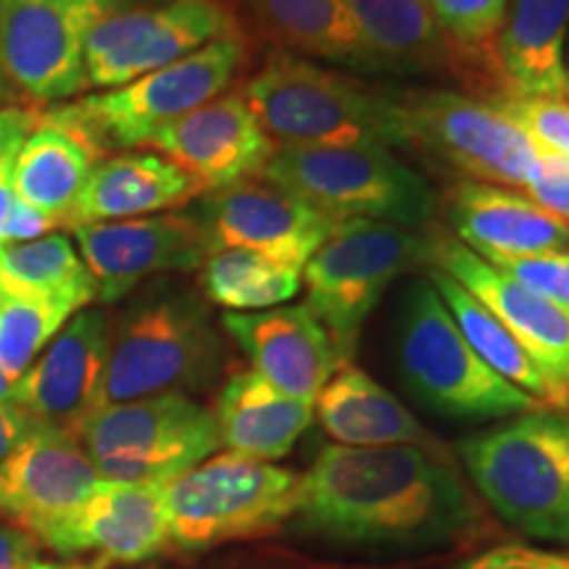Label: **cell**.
I'll return each mask as SVG.
<instances>
[{"instance_id": "6da1fadb", "label": "cell", "mask_w": 569, "mask_h": 569, "mask_svg": "<svg viewBox=\"0 0 569 569\" xmlns=\"http://www.w3.org/2000/svg\"><path fill=\"white\" fill-rule=\"evenodd\" d=\"M451 457L411 446H325L298 488V532L356 549H432L472 528Z\"/></svg>"}, {"instance_id": "7a4b0ae2", "label": "cell", "mask_w": 569, "mask_h": 569, "mask_svg": "<svg viewBox=\"0 0 569 569\" xmlns=\"http://www.w3.org/2000/svg\"><path fill=\"white\" fill-rule=\"evenodd\" d=\"M243 98L277 148H409L398 96L274 51Z\"/></svg>"}, {"instance_id": "3957f363", "label": "cell", "mask_w": 569, "mask_h": 569, "mask_svg": "<svg viewBox=\"0 0 569 569\" xmlns=\"http://www.w3.org/2000/svg\"><path fill=\"white\" fill-rule=\"evenodd\" d=\"M469 480L509 528L569 543V417L559 409L509 417L457 446Z\"/></svg>"}, {"instance_id": "277c9868", "label": "cell", "mask_w": 569, "mask_h": 569, "mask_svg": "<svg viewBox=\"0 0 569 569\" xmlns=\"http://www.w3.org/2000/svg\"><path fill=\"white\" fill-rule=\"evenodd\" d=\"M222 359L224 343L203 293L163 284L111 322L101 409L209 386Z\"/></svg>"}, {"instance_id": "5b68a950", "label": "cell", "mask_w": 569, "mask_h": 569, "mask_svg": "<svg viewBox=\"0 0 569 569\" xmlns=\"http://www.w3.org/2000/svg\"><path fill=\"white\" fill-rule=\"evenodd\" d=\"M246 61V34L232 32L122 88L63 101L46 113L77 134L98 159H106L142 148L163 124L224 96Z\"/></svg>"}, {"instance_id": "8992f818", "label": "cell", "mask_w": 569, "mask_h": 569, "mask_svg": "<svg viewBox=\"0 0 569 569\" xmlns=\"http://www.w3.org/2000/svg\"><path fill=\"white\" fill-rule=\"evenodd\" d=\"M396 361L411 396L448 419L486 422L543 407L467 346L427 277L411 282L398 306Z\"/></svg>"}, {"instance_id": "52a82bcc", "label": "cell", "mask_w": 569, "mask_h": 569, "mask_svg": "<svg viewBox=\"0 0 569 569\" xmlns=\"http://www.w3.org/2000/svg\"><path fill=\"white\" fill-rule=\"evenodd\" d=\"M261 177L332 222L377 219L430 227L438 198L417 169L388 148H277Z\"/></svg>"}, {"instance_id": "ba28073f", "label": "cell", "mask_w": 569, "mask_h": 569, "mask_svg": "<svg viewBox=\"0 0 569 569\" xmlns=\"http://www.w3.org/2000/svg\"><path fill=\"white\" fill-rule=\"evenodd\" d=\"M301 475L222 451L163 486L169 538L184 551H209L232 540L280 530L296 515Z\"/></svg>"}, {"instance_id": "9c48e42d", "label": "cell", "mask_w": 569, "mask_h": 569, "mask_svg": "<svg viewBox=\"0 0 569 569\" xmlns=\"http://www.w3.org/2000/svg\"><path fill=\"white\" fill-rule=\"evenodd\" d=\"M77 438L101 480L159 488L222 448L213 411L188 393L148 396L98 409Z\"/></svg>"}, {"instance_id": "30bf717a", "label": "cell", "mask_w": 569, "mask_h": 569, "mask_svg": "<svg viewBox=\"0 0 569 569\" xmlns=\"http://www.w3.org/2000/svg\"><path fill=\"white\" fill-rule=\"evenodd\" d=\"M425 234L393 222L348 219L301 269L306 306L327 327L343 365H351L361 330L386 290L425 264Z\"/></svg>"}, {"instance_id": "8fae6325", "label": "cell", "mask_w": 569, "mask_h": 569, "mask_svg": "<svg viewBox=\"0 0 569 569\" xmlns=\"http://www.w3.org/2000/svg\"><path fill=\"white\" fill-rule=\"evenodd\" d=\"M409 148L430 153L465 180L525 190L540 172V146L507 113L457 90L396 92Z\"/></svg>"}, {"instance_id": "7c38bea8", "label": "cell", "mask_w": 569, "mask_h": 569, "mask_svg": "<svg viewBox=\"0 0 569 569\" xmlns=\"http://www.w3.org/2000/svg\"><path fill=\"white\" fill-rule=\"evenodd\" d=\"M117 0H0V74L34 103L88 90L84 46Z\"/></svg>"}, {"instance_id": "4fadbf2b", "label": "cell", "mask_w": 569, "mask_h": 569, "mask_svg": "<svg viewBox=\"0 0 569 569\" xmlns=\"http://www.w3.org/2000/svg\"><path fill=\"white\" fill-rule=\"evenodd\" d=\"M240 32L224 0H169L151 9L113 11L84 46L88 90H113Z\"/></svg>"}, {"instance_id": "5bb4252c", "label": "cell", "mask_w": 569, "mask_h": 569, "mask_svg": "<svg viewBox=\"0 0 569 569\" xmlns=\"http://www.w3.org/2000/svg\"><path fill=\"white\" fill-rule=\"evenodd\" d=\"M196 201L190 213L201 224L209 253L240 248L298 272L338 227L264 177L209 190Z\"/></svg>"}, {"instance_id": "9a60e30c", "label": "cell", "mask_w": 569, "mask_h": 569, "mask_svg": "<svg viewBox=\"0 0 569 569\" xmlns=\"http://www.w3.org/2000/svg\"><path fill=\"white\" fill-rule=\"evenodd\" d=\"M98 486L80 438L38 422L0 461V517L48 549Z\"/></svg>"}, {"instance_id": "2e32d148", "label": "cell", "mask_w": 569, "mask_h": 569, "mask_svg": "<svg viewBox=\"0 0 569 569\" xmlns=\"http://www.w3.org/2000/svg\"><path fill=\"white\" fill-rule=\"evenodd\" d=\"M71 238L98 284V303L119 301L151 277L201 272L209 256L201 224L190 211L82 224Z\"/></svg>"}, {"instance_id": "e0dca14e", "label": "cell", "mask_w": 569, "mask_h": 569, "mask_svg": "<svg viewBox=\"0 0 569 569\" xmlns=\"http://www.w3.org/2000/svg\"><path fill=\"white\" fill-rule=\"evenodd\" d=\"M425 267L440 269L478 298L525 346L538 367L569 393V309L498 272L482 256L469 251L461 240L440 227H430L425 232Z\"/></svg>"}, {"instance_id": "ac0fdd59", "label": "cell", "mask_w": 569, "mask_h": 569, "mask_svg": "<svg viewBox=\"0 0 569 569\" xmlns=\"http://www.w3.org/2000/svg\"><path fill=\"white\" fill-rule=\"evenodd\" d=\"M111 322L106 309H82L71 317L34 365L13 382L11 401L34 422L80 436L82 425L101 409Z\"/></svg>"}, {"instance_id": "d6986e66", "label": "cell", "mask_w": 569, "mask_h": 569, "mask_svg": "<svg viewBox=\"0 0 569 569\" xmlns=\"http://www.w3.org/2000/svg\"><path fill=\"white\" fill-rule=\"evenodd\" d=\"M146 146L184 169L203 193L261 177L277 151L238 90L163 124Z\"/></svg>"}, {"instance_id": "ffe728a7", "label": "cell", "mask_w": 569, "mask_h": 569, "mask_svg": "<svg viewBox=\"0 0 569 569\" xmlns=\"http://www.w3.org/2000/svg\"><path fill=\"white\" fill-rule=\"evenodd\" d=\"M222 327L243 348L253 372L298 401L315 403L327 380L343 367L330 332L306 303L248 315L224 311Z\"/></svg>"}, {"instance_id": "44dd1931", "label": "cell", "mask_w": 569, "mask_h": 569, "mask_svg": "<svg viewBox=\"0 0 569 569\" xmlns=\"http://www.w3.org/2000/svg\"><path fill=\"white\" fill-rule=\"evenodd\" d=\"M169 543L172 538L163 488L101 480L48 549L61 557L90 553L96 557L92 567L103 569L111 565H142Z\"/></svg>"}, {"instance_id": "7402d4cb", "label": "cell", "mask_w": 569, "mask_h": 569, "mask_svg": "<svg viewBox=\"0 0 569 569\" xmlns=\"http://www.w3.org/2000/svg\"><path fill=\"white\" fill-rule=\"evenodd\" d=\"M443 211L453 238L482 259L569 251V222L501 184L461 180L446 193Z\"/></svg>"}, {"instance_id": "603a6c76", "label": "cell", "mask_w": 569, "mask_h": 569, "mask_svg": "<svg viewBox=\"0 0 569 569\" xmlns=\"http://www.w3.org/2000/svg\"><path fill=\"white\" fill-rule=\"evenodd\" d=\"M203 196L184 169L156 151L111 153L90 169L80 198L63 227L122 222L182 209Z\"/></svg>"}, {"instance_id": "cb8c5ba5", "label": "cell", "mask_w": 569, "mask_h": 569, "mask_svg": "<svg viewBox=\"0 0 569 569\" xmlns=\"http://www.w3.org/2000/svg\"><path fill=\"white\" fill-rule=\"evenodd\" d=\"M315 419L327 438L348 448L411 446L448 457V446L432 436L398 398L365 369L343 365L315 401Z\"/></svg>"}, {"instance_id": "d4e9b609", "label": "cell", "mask_w": 569, "mask_h": 569, "mask_svg": "<svg viewBox=\"0 0 569 569\" xmlns=\"http://www.w3.org/2000/svg\"><path fill=\"white\" fill-rule=\"evenodd\" d=\"M569 0H511L496 42L498 96L569 103Z\"/></svg>"}, {"instance_id": "484cf974", "label": "cell", "mask_w": 569, "mask_h": 569, "mask_svg": "<svg viewBox=\"0 0 569 569\" xmlns=\"http://www.w3.org/2000/svg\"><path fill=\"white\" fill-rule=\"evenodd\" d=\"M213 419L227 451L280 461L315 422V403L284 396L248 367L232 372L219 388Z\"/></svg>"}, {"instance_id": "4316f807", "label": "cell", "mask_w": 569, "mask_h": 569, "mask_svg": "<svg viewBox=\"0 0 569 569\" xmlns=\"http://www.w3.org/2000/svg\"><path fill=\"white\" fill-rule=\"evenodd\" d=\"M98 159L67 127L40 111L13 159V196L63 227Z\"/></svg>"}, {"instance_id": "83f0119b", "label": "cell", "mask_w": 569, "mask_h": 569, "mask_svg": "<svg viewBox=\"0 0 569 569\" xmlns=\"http://www.w3.org/2000/svg\"><path fill=\"white\" fill-rule=\"evenodd\" d=\"M264 38L303 59L382 69L356 30L346 0H246Z\"/></svg>"}, {"instance_id": "f1b7e54d", "label": "cell", "mask_w": 569, "mask_h": 569, "mask_svg": "<svg viewBox=\"0 0 569 569\" xmlns=\"http://www.w3.org/2000/svg\"><path fill=\"white\" fill-rule=\"evenodd\" d=\"M0 293L71 319L98 301V284L77 246L67 234L51 232L30 243L0 248Z\"/></svg>"}, {"instance_id": "f546056e", "label": "cell", "mask_w": 569, "mask_h": 569, "mask_svg": "<svg viewBox=\"0 0 569 569\" xmlns=\"http://www.w3.org/2000/svg\"><path fill=\"white\" fill-rule=\"evenodd\" d=\"M427 280L438 290L440 301L448 315L457 322L461 338L467 346L480 356L498 377L511 382V386L525 390L536 398L538 403L549 409H569V393H565L557 382L551 380L538 361L525 351V346L511 336L498 319L482 306L472 293H467L459 282L440 272L436 267H425Z\"/></svg>"}, {"instance_id": "4dcf8cb0", "label": "cell", "mask_w": 569, "mask_h": 569, "mask_svg": "<svg viewBox=\"0 0 569 569\" xmlns=\"http://www.w3.org/2000/svg\"><path fill=\"white\" fill-rule=\"evenodd\" d=\"M427 9L448 56V71L478 98L498 96L496 42L507 24L509 0H427Z\"/></svg>"}, {"instance_id": "1f68e13d", "label": "cell", "mask_w": 569, "mask_h": 569, "mask_svg": "<svg viewBox=\"0 0 569 569\" xmlns=\"http://www.w3.org/2000/svg\"><path fill=\"white\" fill-rule=\"evenodd\" d=\"M346 6L382 69L448 71L427 0H346Z\"/></svg>"}, {"instance_id": "d6a6232c", "label": "cell", "mask_w": 569, "mask_h": 569, "mask_svg": "<svg viewBox=\"0 0 569 569\" xmlns=\"http://www.w3.org/2000/svg\"><path fill=\"white\" fill-rule=\"evenodd\" d=\"M301 272L274 264L240 248L213 251L201 267V293L209 303L234 315L284 306L301 293Z\"/></svg>"}, {"instance_id": "836d02e7", "label": "cell", "mask_w": 569, "mask_h": 569, "mask_svg": "<svg viewBox=\"0 0 569 569\" xmlns=\"http://www.w3.org/2000/svg\"><path fill=\"white\" fill-rule=\"evenodd\" d=\"M67 322L59 311L0 293V372L17 382Z\"/></svg>"}, {"instance_id": "e575fe53", "label": "cell", "mask_w": 569, "mask_h": 569, "mask_svg": "<svg viewBox=\"0 0 569 569\" xmlns=\"http://www.w3.org/2000/svg\"><path fill=\"white\" fill-rule=\"evenodd\" d=\"M482 101L493 103L498 111L507 113L511 122L522 127L525 134H528L536 146L569 159V103L567 101H540V98H509V96L482 98Z\"/></svg>"}, {"instance_id": "d590c367", "label": "cell", "mask_w": 569, "mask_h": 569, "mask_svg": "<svg viewBox=\"0 0 569 569\" xmlns=\"http://www.w3.org/2000/svg\"><path fill=\"white\" fill-rule=\"evenodd\" d=\"M488 264L496 267L511 280L525 284L532 293L569 309V251H543L528 256H488Z\"/></svg>"}, {"instance_id": "8d00e7d4", "label": "cell", "mask_w": 569, "mask_h": 569, "mask_svg": "<svg viewBox=\"0 0 569 569\" xmlns=\"http://www.w3.org/2000/svg\"><path fill=\"white\" fill-rule=\"evenodd\" d=\"M38 109H19V106L0 111V232H3L11 206L17 201V196H13V159H17L21 142L38 122Z\"/></svg>"}, {"instance_id": "74e56055", "label": "cell", "mask_w": 569, "mask_h": 569, "mask_svg": "<svg viewBox=\"0 0 569 569\" xmlns=\"http://www.w3.org/2000/svg\"><path fill=\"white\" fill-rule=\"evenodd\" d=\"M522 193L569 222V159L540 148V172Z\"/></svg>"}, {"instance_id": "f35d334b", "label": "cell", "mask_w": 569, "mask_h": 569, "mask_svg": "<svg viewBox=\"0 0 569 569\" xmlns=\"http://www.w3.org/2000/svg\"><path fill=\"white\" fill-rule=\"evenodd\" d=\"M457 569H569V551L532 549V546H498L461 561Z\"/></svg>"}, {"instance_id": "ab89813d", "label": "cell", "mask_w": 569, "mask_h": 569, "mask_svg": "<svg viewBox=\"0 0 569 569\" xmlns=\"http://www.w3.org/2000/svg\"><path fill=\"white\" fill-rule=\"evenodd\" d=\"M56 224L51 217L40 213L32 206L13 201L9 219H6L3 232H0V243L3 246H17V243H30V240H40L46 234H51L56 230Z\"/></svg>"}, {"instance_id": "60d3db41", "label": "cell", "mask_w": 569, "mask_h": 569, "mask_svg": "<svg viewBox=\"0 0 569 569\" xmlns=\"http://www.w3.org/2000/svg\"><path fill=\"white\" fill-rule=\"evenodd\" d=\"M38 543L11 525L0 522V569H32Z\"/></svg>"}, {"instance_id": "b9f144b4", "label": "cell", "mask_w": 569, "mask_h": 569, "mask_svg": "<svg viewBox=\"0 0 569 569\" xmlns=\"http://www.w3.org/2000/svg\"><path fill=\"white\" fill-rule=\"evenodd\" d=\"M34 425L38 422L19 403L0 401V461L9 457L21 440L30 436Z\"/></svg>"}, {"instance_id": "7bdbcfd3", "label": "cell", "mask_w": 569, "mask_h": 569, "mask_svg": "<svg viewBox=\"0 0 569 569\" xmlns=\"http://www.w3.org/2000/svg\"><path fill=\"white\" fill-rule=\"evenodd\" d=\"M32 569H96V567H84V565H63V561H38V559H34Z\"/></svg>"}, {"instance_id": "ee69618b", "label": "cell", "mask_w": 569, "mask_h": 569, "mask_svg": "<svg viewBox=\"0 0 569 569\" xmlns=\"http://www.w3.org/2000/svg\"><path fill=\"white\" fill-rule=\"evenodd\" d=\"M11 390H13V380H9V377L0 372V401H11Z\"/></svg>"}]
</instances>
